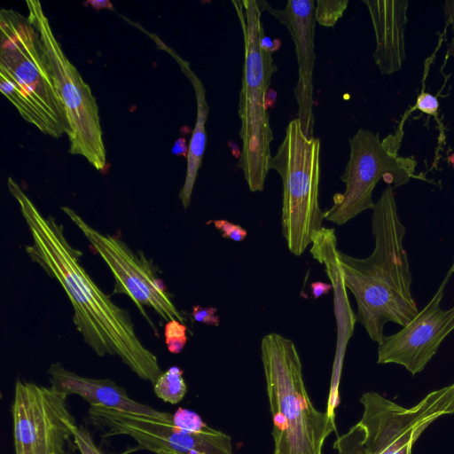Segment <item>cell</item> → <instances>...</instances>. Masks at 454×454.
Returning a JSON list of instances; mask_svg holds the SVG:
<instances>
[{"label": "cell", "instance_id": "obj_2", "mask_svg": "<svg viewBox=\"0 0 454 454\" xmlns=\"http://www.w3.org/2000/svg\"><path fill=\"white\" fill-rule=\"evenodd\" d=\"M375 246L366 258L339 251L344 281L356 304V322L378 344L387 322L406 325L419 309L411 292V272L403 246L405 227L400 221L392 186H387L372 208Z\"/></svg>", "mask_w": 454, "mask_h": 454}, {"label": "cell", "instance_id": "obj_24", "mask_svg": "<svg viewBox=\"0 0 454 454\" xmlns=\"http://www.w3.org/2000/svg\"><path fill=\"white\" fill-rule=\"evenodd\" d=\"M213 223L216 229L222 232L224 239H229L233 241H242L247 237V230L240 225L229 222L227 220H214L207 223Z\"/></svg>", "mask_w": 454, "mask_h": 454}, {"label": "cell", "instance_id": "obj_6", "mask_svg": "<svg viewBox=\"0 0 454 454\" xmlns=\"http://www.w3.org/2000/svg\"><path fill=\"white\" fill-rule=\"evenodd\" d=\"M361 419L337 437L336 454H411L414 442L434 420L454 413V383L404 408L375 392L364 393Z\"/></svg>", "mask_w": 454, "mask_h": 454}, {"label": "cell", "instance_id": "obj_18", "mask_svg": "<svg viewBox=\"0 0 454 454\" xmlns=\"http://www.w3.org/2000/svg\"><path fill=\"white\" fill-rule=\"evenodd\" d=\"M160 48L169 53L179 64L181 70L191 82L196 98L197 114L196 121L189 143L187 154L186 175L184 184L179 192L184 208H187L191 203L192 194L207 144L206 122L207 120L209 106L206 99V90L196 74L192 70L189 62L178 56L174 50L168 47L157 35L150 34Z\"/></svg>", "mask_w": 454, "mask_h": 454}, {"label": "cell", "instance_id": "obj_19", "mask_svg": "<svg viewBox=\"0 0 454 454\" xmlns=\"http://www.w3.org/2000/svg\"><path fill=\"white\" fill-rule=\"evenodd\" d=\"M184 372L178 366H171L153 382L156 396L166 403L176 404L187 393V386L183 377Z\"/></svg>", "mask_w": 454, "mask_h": 454}, {"label": "cell", "instance_id": "obj_11", "mask_svg": "<svg viewBox=\"0 0 454 454\" xmlns=\"http://www.w3.org/2000/svg\"><path fill=\"white\" fill-rule=\"evenodd\" d=\"M67 397L51 386L17 380L11 408L15 454H70L76 448Z\"/></svg>", "mask_w": 454, "mask_h": 454}, {"label": "cell", "instance_id": "obj_20", "mask_svg": "<svg viewBox=\"0 0 454 454\" xmlns=\"http://www.w3.org/2000/svg\"><path fill=\"white\" fill-rule=\"evenodd\" d=\"M348 0H317L315 2V20L325 27H333L347 9Z\"/></svg>", "mask_w": 454, "mask_h": 454}, {"label": "cell", "instance_id": "obj_28", "mask_svg": "<svg viewBox=\"0 0 454 454\" xmlns=\"http://www.w3.org/2000/svg\"><path fill=\"white\" fill-rule=\"evenodd\" d=\"M189 145L184 137L177 138L172 146L171 153L174 155L187 157Z\"/></svg>", "mask_w": 454, "mask_h": 454}, {"label": "cell", "instance_id": "obj_12", "mask_svg": "<svg viewBox=\"0 0 454 454\" xmlns=\"http://www.w3.org/2000/svg\"><path fill=\"white\" fill-rule=\"evenodd\" d=\"M91 422L105 432V436L128 435L137 442V450L155 454H233L231 438L207 426L189 430L171 419L125 412L101 406H90Z\"/></svg>", "mask_w": 454, "mask_h": 454}, {"label": "cell", "instance_id": "obj_7", "mask_svg": "<svg viewBox=\"0 0 454 454\" xmlns=\"http://www.w3.org/2000/svg\"><path fill=\"white\" fill-rule=\"evenodd\" d=\"M320 140L308 137L298 119L286 128L285 137L269 168L283 183L282 233L289 251L301 255L324 226L325 211L319 207Z\"/></svg>", "mask_w": 454, "mask_h": 454}, {"label": "cell", "instance_id": "obj_31", "mask_svg": "<svg viewBox=\"0 0 454 454\" xmlns=\"http://www.w3.org/2000/svg\"><path fill=\"white\" fill-rule=\"evenodd\" d=\"M450 270L452 272H454V258H453V264H452V266L450 267Z\"/></svg>", "mask_w": 454, "mask_h": 454}, {"label": "cell", "instance_id": "obj_14", "mask_svg": "<svg viewBox=\"0 0 454 454\" xmlns=\"http://www.w3.org/2000/svg\"><path fill=\"white\" fill-rule=\"evenodd\" d=\"M269 12L285 25L293 39L298 62V81L294 90L298 105V121L308 137H314L313 70L315 54V1L289 0L283 10L273 9L263 1Z\"/></svg>", "mask_w": 454, "mask_h": 454}, {"label": "cell", "instance_id": "obj_17", "mask_svg": "<svg viewBox=\"0 0 454 454\" xmlns=\"http://www.w3.org/2000/svg\"><path fill=\"white\" fill-rule=\"evenodd\" d=\"M373 26L376 48L375 64L381 74H390L405 60L404 30L407 22L406 0H364Z\"/></svg>", "mask_w": 454, "mask_h": 454}, {"label": "cell", "instance_id": "obj_16", "mask_svg": "<svg viewBox=\"0 0 454 454\" xmlns=\"http://www.w3.org/2000/svg\"><path fill=\"white\" fill-rule=\"evenodd\" d=\"M51 386L67 396L78 395L90 406H101L125 412L171 419L172 413L157 411L131 399L125 389L109 379H93L81 376L66 369L60 363H53L48 369Z\"/></svg>", "mask_w": 454, "mask_h": 454}, {"label": "cell", "instance_id": "obj_5", "mask_svg": "<svg viewBox=\"0 0 454 454\" xmlns=\"http://www.w3.org/2000/svg\"><path fill=\"white\" fill-rule=\"evenodd\" d=\"M244 38V65L238 114L242 149L237 166L242 170L251 192H262L271 158L273 132L267 111V94L277 71L273 43L264 39L262 13L263 1H232Z\"/></svg>", "mask_w": 454, "mask_h": 454}, {"label": "cell", "instance_id": "obj_15", "mask_svg": "<svg viewBox=\"0 0 454 454\" xmlns=\"http://www.w3.org/2000/svg\"><path fill=\"white\" fill-rule=\"evenodd\" d=\"M310 253L314 259L325 265L333 290L334 314L337 323V343L331 385L339 387L346 348L350 340L356 317L347 295L343 271L339 259L334 229L323 227L314 237Z\"/></svg>", "mask_w": 454, "mask_h": 454}, {"label": "cell", "instance_id": "obj_9", "mask_svg": "<svg viewBox=\"0 0 454 454\" xmlns=\"http://www.w3.org/2000/svg\"><path fill=\"white\" fill-rule=\"evenodd\" d=\"M403 129L383 140L379 134L360 129L349 139L350 153L344 173L340 176L346 189L333 195V206L324 217L342 225L367 209H372V192L380 179L399 186L414 177L416 160L398 154Z\"/></svg>", "mask_w": 454, "mask_h": 454}, {"label": "cell", "instance_id": "obj_10", "mask_svg": "<svg viewBox=\"0 0 454 454\" xmlns=\"http://www.w3.org/2000/svg\"><path fill=\"white\" fill-rule=\"evenodd\" d=\"M61 209L88 239L90 248L109 267L114 278L113 294L129 296L157 336L158 330L145 306L152 308L167 322L176 319L184 323V317L173 303L163 280L158 276V267L145 257L144 252L135 253L120 237L95 230L72 208L61 207Z\"/></svg>", "mask_w": 454, "mask_h": 454}, {"label": "cell", "instance_id": "obj_21", "mask_svg": "<svg viewBox=\"0 0 454 454\" xmlns=\"http://www.w3.org/2000/svg\"><path fill=\"white\" fill-rule=\"evenodd\" d=\"M186 326L178 320H170L165 325V341L170 353L178 354L184 348L187 336Z\"/></svg>", "mask_w": 454, "mask_h": 454}, {"label": "cell", "instance_id": "obj_30", "mask_svg": "<svg viewBox=\"0 0 454 454\" xmlns=\"http://www.w3.org/2000/svg\"><path fill=\"white\" fill-rule=\"evenodd\" d=\"M449 160L454 166V154L450 156Z\"/></svg>", "mask_w": 454, "mask_h": 454}, {"label": "cell", "instance_id": "obj_22", "mask_svg": "<svg viewBox=\"0 0 454 454\" xmlns=\"http://www.w3.org/2000/svg\"><path fill=\"white\" fill-rule=\"evenodd\" d=\"M172 422L189 430H201L207 426L199 414L184 408H178L172 414Z\"/></svg>", "mask_w": 454, "mask_h": 454}, {"label": "cell", "instance_id": "obj_29", "mask_svg": "<svg viewBox=\"0 0 454 454\" xmlns=\"http://www.w3.org/2000/svg\"><path fill=\"white\" fill-rule=\"evenodd\" d=\"M86 4H90L96 10L114 9L113 4L108 0H89Z\"/></svg>", "mask_w": 454, "mask_h": 454}, {"label": "cell", "instance_id": "obj_26", "mask_svg": "<svg viewBox=\"0 0 454 454\" xmlns=\"http://www.w3.org/2000/svg\"><path fill=\"white\" fill-rule=\"evenodd\" d=\"M439 107V103L436 97L427 93L422 92L418 97L415 108L429 114L436 115Z\"/></svg>", "mask_w": 454, "mask_h": 454}, {"label": "cell", "instance_id": "obj_3", "mask_svg": "<svg viewBox=\"0 0 454 454\" xmlns=\"http://www.w3.org/2000/svg\"><path fill=\"white\" fill-rule=\"evenodd\" d=\"M0 90L20 116L42 133L59 138L68 123L40 35L27 17L0 12Z\"/></svg>", "mask_w": 454, "mask_h": 454}, {"label": "cell", "instance_id": "obj_1", "mask_svg": "<svg viewBox=\"0 0 454 454\" xmlns=\"http://www.w3.org/2000/svg\"><path fill=\"white\" fill-rule=\"evenodd\" d=\"M7 186L32 237L26 252L62 286L84 342L98 356H118L137 376L153 384L162 371L157 356L137 335L129 312L116 305L82 268V253L67 241L63 225L51 215L43 216L12 177Z\"/></svg>", "mask_w": 454, "mask_h": 454}, {"label": "cell", "instance_id": "obj_8", "mask_svg": "<svg viewBox=\"0 0 454 454\" xmlns=\"http://www.w3.org/2000/svg\"><path fill=\"white\" fill-rule=\"evenodd\" d=\"M27 19L37 30L68 123L69 153L81 155L97 170L106 168L99 109L92 90L67 59L39 1H26Z\"/></svg>", "mask_w": 454, "mask_h": 454}, {"label": "cell", "instance_id": "obj_25", "mask_svg": "<svg viewBox=\"0 0 454 454\" xmlns=\"http://www.w3.org/2000/svg\"><path fill=\"white\" fill-rule=\"evenodd\" d=\"M217 309L215 307H201L194 305L191 313L195 322L203 323L208 325L218 326L219 317L216 315Z\"/></svg>", "mask_w": 454, "mask_h": 454}, {"label": "cell", "instance_id": "obj_23", "mask_svg": "<svg viewBox=\"0 0 454 454\" xmlns=\"http://www.w3.org/2000/svg\"><path fill=\"white\" fill-rule=\"evenodd\" d=\"M74 441L81 454H106L94 442L88 428L82 425L74 428Z\"/></svg>", "mask_w": 454, "mask_h": 454}, {"label": "cell", "instance_id": "obj_13", "mask_svg": "<svg viewBox=\"0 0 454 454\" xmlns=\"http://www.w3.org/2000/svg\"><path fill=\"white\" fill-rule=\"evenodd\" d=\"M452 273L449 270L434 295L413 319L396 333L384 337L378 347V364H397L413 375L426 367L454 330V306L448 309L441 307Z\"/></svg>", "mask_w": 454, "mask_h": 454}, {"label": "cell", "instance_id": "obj_32", "mask_svg": "<svg viewBox=\"0 0 454 454\" xmlns=\"http://www.w3.org/2000/svg\"><path fill=\"white\" fill-rule=\"evenodd\" d=\"M160 454H166V453H160Z\"/></svg>", "mask_w": 454, "mask_h": 454}, {"label": "cell", "instance_id": "obj_4", "mask_svg": "<svg viewBox=\"0 0 454 454\" xmlns=\"http://www.w3.org/2000/svg\"><path fill=\"white\" fill-rule=\"evenodd\" d=\"M261 357L272 417L273 454H322L336 431L335 419L313 405L294 342L277 333L261 341Z\"/></svg>", "mask_w": 454, "mask_h": 454}, {"label": "cell", "instance_id": "obj_27", "mask_svg": "<svg viewBox=\"0 0 454 454\" xmlns=\"http://www.w3.org/2000/svg\"><path fill=\"white\" fill-rule=\"evenodd\" d=\"M310 287L314 299H317L322 295L327 294L330 290L333 289L331 284H326L321 281L311 283Z\"/></svg>", "mask_w": 454, "mask_h": 454}]
</instances>
